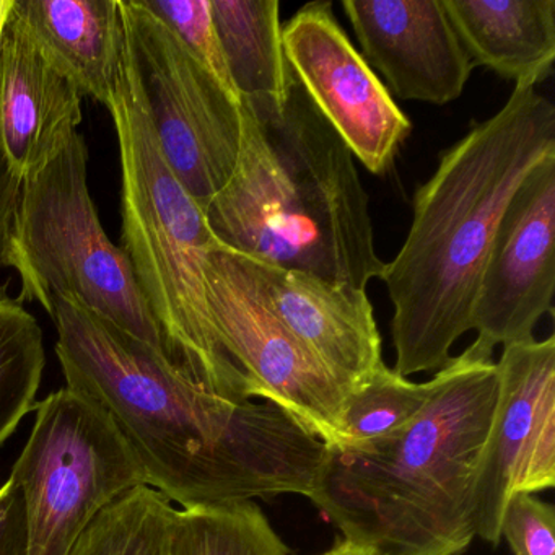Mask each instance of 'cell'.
I'll return each instance as SVG.
<instances>
[{
	"instance_id": "1",
	"label": "cell",
	"mask_w": 555,
	"mask_h": 555,
	"mask_svg": "<svg viewBox=\"0 0 555 555\" xmlns=\"http://www.w3.org/2000/svg\"><path fill=\"white\" fill-rule=\"evenodd\" d=\"M51 320L66 388L106 415L145 486L183 508L310 496L326 443L284 409L206 391L76 298L57 297Z\"/></svg>"
},
{
	"instance_id": "2",
	"label": "cell",
	"mask_w": 555,
	"mask_h": 555,
	"mask_svg": "<svg viewBox=\"0 0 555 555\" xmlns=\"http://www.w3.org/2000/svg\"><path fill=\"white\" fill-rule=\"evenodd\" d=\"M555 154V106L518 83L505 105L441 154L415 191L412 222L379 281L392 304L396 372L450 363L470 331L480 274L500 217L526 175Z\"/></svg>"
},
{
	"instance_id": "3",
	"label": "cell",
	"mask_w": 555,
	"mask_h": 555,
	"mask_svg": "<svg viewBox=\"0 0 555 555\" xmlns=\"http://www.w3.org/2000/svg\"><path fill=\"white\" fill-rule=\"evenodd\" d=\"M242 116L235 171L206 210L216 238L253 261L366 291L385 262L343 139L295 77L284 105L242 100Z\"/></svg>"
},
{
	"instance_id": "4",
	"label": "cell",
	"mask_w": 555,
	"mask_h": 555,
	"mask_svg": "<svg viewBox=\"0 0 555 555\" xmlns=\"http://www.w3.org/2000/svg\"><path fill=\"white\" fill-rule=\"evenodd\" d=\"M404 428L326 447L308 499L344 539L376 555H461L474 535L473 489L499 396L493 356L470 344Z\"/></svg>"
},
{
	"instance_id": "5",
	"label": "cell",
	"mask_w": 555,
	"mask_h": 555,
	"mask_svg": "<svg viewBox=\"0 0 555 555\" xmlns=\"http://www.w3.org/2000/svg\"><path fill=\"white\" fill-rule=\"evenodd\" d=\"M108 112L121 160V248L160 331L165 356L206 391L249 401L217 340L207 304V258L222 243L162 154L129 43Z\"/></svg>"
},
{
	"instance_id": "6",
	"label": "cell",
	"mask_w": 555,
	"mask_h": 555,
	"mask_svg": "<svg viewBox=\"0 0 555 555\" xmlns=\"http://www.w3.org/2000/svg\"><path fill=\"white\" fill-rule=\"evenodd\" d=\"M9 268L21 278L22 304L38 301L51 317L57 297L76 298L164 352L131 262L100 222L80 132L22 183Z\"/></svg>"
},
{
	"instance_id": "7",
	"label": "cell",
	"mask_w": 555,
	"mask_h": 555,
	"mask_svg": "<svg viewBox=\"0 0 555 555\" xmlns=\"http://www.w3.org/2000/svg\"><path fill=\"white\" fill-rule=\"evenodd\" d=\"M35 409L11 474L24 492L27 555H70L106 505L145 486L144 474L106 415L79 392L60 389Z\"/></svg>"
},
{
	"instance_id": "8",
	"label": "cell",
	"mask_w": 555,
	"mask_h": 555,
	"mask_svg": "<svg viewBox=\"0 0 555 555\" xmlns=\"http://www.w3.org/2000/svg\"><path fill=\"white\" fill-rule=\"evenodd\" d=\"M119 4L162 154L206 214L238 162L242 102L220 87L144 0Z\"/></svg>"
},
{
	"instance_id": "9",
	"label": "cell",
	"mask_w": 555,
	"mask_h": 555,
	"mask_svg": "<svg viewBox=\"0 0 555 555\" xmlns=\"http://www.w3.org/2000/svg\"><path fill=\"white\" fill-rule=\"evenodd\" d=\"M207 304L217 340L249 399L279 405L327 447L349 389L272 310L245 256L220 245L206 266Z\"/></svg>"
},
{
	"instance_id": "10",
	"label": "cell",
	"mask_w": 555,
	"mask_h": 555,
	"mask_svg": "<svg viewBox=\"0 0 555 555\" xmlns=\"http://www.w3.org/2000/svg\"><path fill=\"white\" fill-rule=\"evenodd\" d=\"M473 489L474 535L499 545L506 503L555 486V337L503 347Z\"/></svg>"
},
{
	"instance_id": "11",
	"label": "cell",
	"mask_w": 555,
	"mask_h": 555,
	"mask_svg": "<svg viewBox=\"0 0 555 555\" xmlns=\"http://www.w3.org/2000/svg\"><path fill=\"white\" fill-rule=\"evenodd\" d=\"M282 43L295 79L353 158L370 173H388L412 125L344 34L333 4L304 5L282 28Z\"/></svg>"
},
{
	"instance_id": "12",
	"label": "cell",
	"mask_w": 555,
	"mask_h": 555,
	"mask_svg": "<svg viewBox=\"0 0 555 555\" xmlns=\"http://www.w3.org/2000/svg\"><path fill=\"white\" fill-rule=\"evenodd\" d=\"M554 295L555 154L526 175L500 217L470 313L474 346L493 356L534 339Z\"/></svg>"
},
{
	"instance_id": "13",
	"label": "cell",
	"mask_w": 555,
	"mask_h": 555,
	"mask_svg": "<svg viewBox=\"0 0 555 555\" xmlns=\"http://www.w3.org/2000/svg\"><path fill=\"white\" fill-rule=\"evenodd\" d=\"M362 56L409 102L443 106L463 95L474 64L443 0H344Z\"/></svg>"
},
{
	"instance_id": "14",
	"label": "cell",
	"mask_w": 555,
	"mask_h": 555,
	"mask_svg": "<svg viewBox=\"0 0 555 555\" xmlns=\"http://www.w3.org/2000/svg\"><path fill=\"white\" fill-rule=\"evenodd\" d=\"M82 95L44 61L14 0L0 24V149L21 180L53 160L82 122Z\"/></svg>"
},
{
	"instance_id": "15",
	"label": "cell",
	"mask_w": 555,
	"mask_h": 555,
	"mask_svg": "<svg viewBox=\"0 0 555 555\" xmlns=\"http://www.w3.org/2000/svg\"><path fill=\"white\" fill-rule=\"evenodd\" d=\"M248 262L275 314L349 391L383 365L382 336L366 291Z\"/></svg>"
},
{
	"instance_id": "16",
	"label": "cell",
	"mask_w": 555,
	"mask_h": 555,
	"mask_svg": "<svg viewBox=\"0 0 555 555\" xmlns=\"http://www.w3.org/2000/svg\"><path fill=\"white\" fill-rule=\"evenodd\" d=\"M14 5L44 61L82 99L108 109L128 43L119 0H14Z\"/></svg>"
},
{
	"instance_id": "17",
	"label": "cell",
	"mask_w": 555,
	"mask_h": 555,
	"mask_svg": "<svg viewBox=\"0 0 555 555\" xmlns=\"http://www.w3.org/2000/svg\"><path fill=\"white\" fill-rule=\"evenodd\" d=\"M474 66L535 87L554 69L555 0H443Z\"/></svg>"
},
{
	"instance_id": "18",
	"label": "cell",
	"mask_w": 555,
	"mask_h": 555,
	"mask_svg": "<svg viewBox=\"0 0 555 555\" xmlns=\"http://www.w3.org/2000/svg\"><path fill=\"white\" fill-rule=\"evenodd\" d=\"M214 24L240 100L284 105L294 82L282 43L279 0H210Z\"/></svg>"
},
{
	"instance_id": "19",
	"label": "cell",
	"mask_w": 555,
	"mask_h": 555,
	"mask_svg": "<svg viewBox=\"0 0 555 555\" xmlns=\"http://www.w3.org/2000/svg\"><path fill=\"white\" fill-rule=\"evenodd\" d=\"M255 502L177 509L167 555H288Z\"/></svg>"
},
{
	"instance_id": "20",
	"label": "cell",
	"mask_w": 555,
	"mask_h": 555,
	"mask_svg": "<svg viewBox=\"0 0 555 555\" xmlns=\"http://www.w3.org/2000/svg\"><path fill=\"white\" fill-rule=\"evenodd\" d=\"M47 365L37 318L0 284V447L35 408Z\"/></svg>"
},
{
	"instance_id": "21",
	"label": "cell",
	"mask_w": 555,
	"mask_h": 555,
	"mask_svg": "<svg viewBox=\"0 0 555 555\" xmlns=\"http://www.w3.org/2000/svg\"><path fill=\"white\" fill-rule=\"evenodd\" d=\"M438 385V372L428 382L412 383L383 363L347 392L331 447H357L396 434L421 414Z\"/></svg>"
},
{
	"instance_id": "22",
	"label": "cell",
	"mask_w": 555,
	"mask_h": 555,
	"mask_svg": "<svg viewBox=\"0 0 555 555\" xmlns=\"http://www.w3.org/2000/svg\"><path fill=\"white\" fill-rule=\"evenodd\" d=\"M177 508L149 486H139L106 505L70 555H167Z\"/></svg>"
},
{
	"instance_id": "23",
	"label": "cell",
	"mask_w": 555,
	"mask_h": 555,
	"mask_svg": "<svg viewBox=\"0 0 555 555\" xmlns=\"http://www.w3.org/2000/svg\"><path fill=\"white\" fill-rule=\"evenodd\" d=\"M147 8L162 18L180 38L197 63L220 83L233 99L240 100L233 89L219 35L214 24L210 0H144Z\"/></svg>"
},
{
	"instance_id": "24",
	"label": "cell",
	"mask_w": 555,
	"mask_h": 555,
	"mask_svg": "<svg viewBox=\"0 0 555 555\" xmlns=\"http://www.w3.org/2000/svg\"><path fill=\"white\" fill-rule=\"evenodd\" d=\"M500 538L513 555H555V508L532 493H516L506 503Z\"/></svg>"
},
{
	"instance_id": "25",
	"label": "cell",
	"mask_w": 555,
	"mask_h": 555,
	"mask_svg": "<svg viewBox=\"0 0 555 555\" xmlns=\"http://www.w3.org/2000/svg\"><path fill=\"white\" fill-rule=\"evenodd\" d=\"M0 555H27L24 492L12 477L0 487Z\"/></svg>"
},
{
	"instance_id": "26",
	"label": "cell",
	"mask_w": 555,
	"mask_h": 555,
	"mask_svg": "<svg viewBox=\"0 0 555 555\" xmlns=\"http://www.w3.org/2000/svg\"><path fill=\"white\" fill-rule=\"evenodd\" d=\"M22 183L24 180L14 173L4 152L0 149V268H9Z\"/></svg>"
},
{
	"instance_id": "27",
	"label": "cell",
	"mask_w": 555,
	"mask_h": 555,
	"mask_svg": "<svg viewBox=\"0 0 555 555\" xmlns=\"http://www.w3.org/2000/svg\"><path fill=\"white\" fill-rule=\"evenodd\" d=\"M318 555H376L372 548L365 547V545L357 544V542L349 541V539H343V541L336 542L333 547L324 551L323 554Z\"/></svg>"
},
{
	"instance_id": "28",
	"label": "cell",
	"mask_w": 555,
	"mask_h": 555,
	"mask_svg": "<svg viewBox=\"0 0 555 555\" xmlns=\"http://www.w3.org/2000/svg\"><path fill=\"white\" fill-rule=\"evenodd\" d=\"M9 0H0V24H2V18H4L5 11H8Z\"/></svg>"
}]
</instances>
